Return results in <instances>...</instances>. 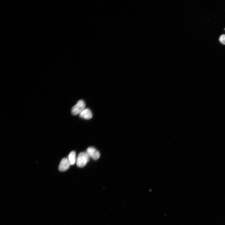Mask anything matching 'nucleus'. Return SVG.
Wrapping results in <instances>:
<instances>
[{
    "instance_id": "1",
    "label": "nucleus",
    "mask_w": 225,
    "mask_h": 225,
    "mask_svg": "<svg viewBox=\"0 0 225 225\" xmlns=\"http://www.w3.org/2000/svg\"><path fill=\"white\" fill-rule=\"evenodd\" d=\"M90 157L86 152L80 153L77 158L76 164L78 167H84L90 160Z\"/></svg>"
},
{
    "instance_id": "6",
    "label": "nucleus",
    "mask_w": 225,
    "mask_h": 225,
    "mask_svg": "<svg viewBox=\"0 0 225 225\" xmlns=\"http://www.w3.org/2000/svg\"><path fill=\"white\" fill-rule=\"evenodd\" d=\"M67 159L71 165H74L76 162V154L75 151L71 152L68 156Z\"/></svg>"
},
{
    "instance_id": "5",
    "label": "nucleus",
    "mask_w": 225,
    "mask_h": 225,
    "mask_svg": "<svg viewBox=\"0 0 225 225\" xmlns=\"http://www.w3.org/2000/svg\"><path fill=\"white\" fill-rule=\"evenodd\" d=\"M81 118L86 120H90L92 117L93 115L91 111L89 109L84 110L80 114Z\"/></svg>"
},
{
    "instance_id": "7",
    "label": "nucleus",
    "mask_w": 225,
    "mask_h": 225,
    "mask_svg": "<svg viewBox=\"0 0 225 225\" xmlns=\"http://www.w3.org/2000/svg\"><path fill=\"white\" fill-rule=\"evenodd\" d=\"M220 42L223 45H225V35H222L219 38Z\"/></svg>"
},
{
    "instance_id": "3",
    "label": "nucleus",
    "mask_w": 225,
    "mask_h": 225,
    "mask_svg": "<svg viewBox=\"0 0 225 225\" xmlns=\"http://www.w3.org/2000/svg\"><path fill=\"white\" fill-rule=\"evenodd\" d=\"M86 152L90 158L94 160L98 159L100 157V154L99 151L93 147H91L88 148Z\"/></svg>"
},
{
    "instance_id": "2",
    "label": "nucleus",
    "mask_w": 225,
    "mask_h": 225,
    "mask_svg": "<svg viewBox=\"0 0 225 225\" xmlns=\"http://www.w3.org/2000/svg\"><path fill=\"white\" fill-rule=\"evenodd\" d=\"M85 104L84 101L79 100L74 105L71 109L72 114L74 115L80 114L85 109Z\"/></svg>"
},
{
    "instance_id": "8",
    "label": "nucleus",
    "mask_w": 225,
    "mask_h": 225,
    "mask_svg": "<svg viewBox=\"0 0 225 225\" xmlns=\"http://www.w3.org/2000/svg\"></svg>"
},
{
    "instance_id": "4",
    "label": "nucleus",
    "mask_w": 225,
    "mask_h": 225,
    "mask_svg": "<svg viewBox=\"0 0 225 225\" xmlns=\"http://www.w3.org/2000/svg\"><path fill=\"white\" fill-rule=\"evenodd\" d=\"M71 165L67 158H64L61 160L58 166V170L61 172L65 171L69 168Z\"/></svg>"
}]
</instances>
